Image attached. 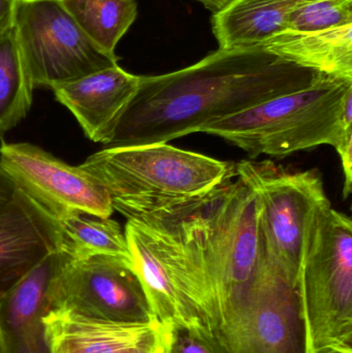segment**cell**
Here are the masks:
<instances>
[{"label": "cell", "instance_id": "obj_22", "mask_svg": "<svg viewBox=\"0 0 352 353\" xmlns=\"http://www.w3.org/2000/svg\"><path fill=\"white\" fill-rule=\"evenodd\" d=\"M161 353H219L206 336L183 325H163Z\"/></svg>", "mask_w": 352, "mask_h": 353}, {"label": "cell", "instance_id": "obj_24", "mask_svg": "<svg viewBox=\"0 0 352 353\" xmlns=\"http://www.w3.org/2000/svg\"><path fill=\"white\" fill-rule=\"evenodd\" d=\"M21 193L14 181L0 167V208L14 203Z\"/></svg>", "mask_w": 352, "mask_h": 353}, {"label": "cell", "instance_id": "obj_13", "mask_svg": "<svg viewBox=\"0 0 352 353\" xmlns=\"http://www.w3.org/2000/svg\"><path fill=\"white\" fill-rule=\"evenodd\" d=\"M50 353H161V323L101 321L61 309L43 319Z\"/></svg>", "mask_w": 352, "mask_h": 353}, {"label": "cell", "instance_id": "obj_23", "mask_svg": "<svg viewBox=\"0 0 352 353\" xmlns=\"http://www.w3.org/2000/svg\"><path fill=\"white\" fill-rule=\"evenodd\" d=\"M335 150L339 154L344 174L343 197L351 195L352 190V99L347 101L342 115L340 139Z\"/></svg>", "mask_w": 352, "mask_h": 353}, {"label": "cell", "instance_id": "obj_18", "mask_svg": "<svg viewBox=\"0 0 352 353\" xmlns=\"http://www.w3.org/2000/svg\"><path fill=\"white\" fill-rule=\"evenodd\" d=\"M34 88L12 21L0 29V140L26 117Z\"/></svg>", "mask_w": 352, "mask_h": 353}, {"label": "cell", "instance_id": "obj_11", "mask_svg": "<svg viewBox=\"0 0 352 353\" xmlns=\"http://www.w3.org/2000/svg\"><path fill=\"white\" fill-rule=\"evenodd\" d=\"M0 167L55 221L74 214L110 218L115 211L109 192L95 176L34 145L3 143Z\"/></svg>", "mask_w": 352, "mask_h": 353}, {"label": "cell", "instance_id": "obj_5", "mask_svg": "<svg viewBox=\"0 0 352 353\" xmlns=\"http://www.w3.org/2000/svg\"><path fill=\"white\" fill-rule=\"evenodd\" d=\"M298 290L313 353H352V222L330 201L308 223Z\"/></svg>", "mask_w": 352, "mask_h": 353}, {"label": "cell", "instance_id": "obj_3", "mask_svg": "<svg viewBox=\"0 0 352 353\" xmlns=\"http://www.w3.org/2000/svg\"><path fill=\"white\" fill-rule=\"evenodd\" d=\"M81 167L97 179L126 218L157 205L206 196L236 176V163L167 143L107 147Z\"/></svg>", "mask_w": 352, "mask_h": 353}, {"label": "cell", "instance_id": "obj_28", "mask_svg": "<svg viewBox=\"0 0 352 353\" xmlns=\"http://www.w3.org/2000/svg\"></svg>", "mask_w": 352, "mask_h": 353}, {"label": "cell", "instance_id": "obj_7", "mask_svg": "<svg viewBox=\"0 0 352 353\" xmlns=\"http://www.w3.org/2000/svg\"><path fill=\"white\" fill-rule=\"evenodd\" d=\"M236 176L258 197L267 256L298 286L306 230L313 212L329 201L318 170L291 172L270 161H241Z\"/></svg>", "mask_w": 352, "mask_h": 353}, {"label": "cell", "instance_id": "obj_21", "mask_svg": "<svg viewBox=\"0 0 352 353\" xmlns=\"http://www.w3.org/2000/svg\"><path fill=\"white\" fill-rule=\"evenodd\" d=\"M349 24H352V0H313L289 14L285 30L311 32Z\"/></svg>", "mask_w": 352, "mask_h": 353}, {"label": "cell", "instance_id": "obj_1", "mask_svg": "<svg viewBox=\"0 0 352 353\" xmlns=\"http://www.w3.org/2000/svg\"><path fill=\"white\" fill-rule=\"evenodd\" d=\"M324 74L260 46L219 48L183 70L140 76L107 147L169 143L262 101L307 88Z\"/></svg>", "mask_w": 352, "mask_h": 353}, {"label": "cell", "instance_id": "obj_20", "mask_svg": "<svg viewBox=\"0 0 352 353\" xmlns=\"http://www.w3.org/2000/svg\"><path fill=\"white\" fill-rule=\"evenodd\" d=\"M78 26L101 51L118 58L116 47L138 16L136 0H61Z\"/></svg>", "mask_w": 352, "mask_h": 353}, {"label": "cell", "instance_id": "obj_15", "mask_svg": "<svg viewBox=\"0 0 352 353\" xmlns=\"http://www.w3.org/2000/svg\"><path fill=\"white\" fill-rule=\"evenodd\" d=\"M59 246L57 222L24 193L0 208V298Z\"/></svg>", "mask_w": 352, "mask_h": 353}, {"label": "cell", "instance_id": "obj_26", "mask_svg": "<svg viewBox=\"0 0 352 353\" xmlns=\"http://www.w3.org/2000/svg\"><path fill=\"white\" fill-rule=\"evenodd\" d=\"M196 1L204 4L205 8L211 10L213 14H217L233 6L238 0H196Z\"/></svg>", "mask_w": 352, "mask_h": 353}, {"label": "cell", "instance_id": "obj_9", "mask_svg": "<svg viewBox=\"0 0 352 353\" xmlns=\"http://www.w3.org/2000/svg\"><path fill=\"white\" fill-rule=\"evenodd\" d=\"M50 300L53 309L90 319L159 323L134 263L120 257L70 259L65 254L52 280Z\"/></svg>", "mask_w": 352, "mask_h": 353}, {"label": "cell", "instance_id": "obj_16", "mask_svg": "<svg viewBox=\"0 0 352 353\" xmlns=\"http://www.w3.org/2000/svg\"><path fill=\"white\" fill-rule=\"evenodd\" d=\"M258 46L324 76L352 81V24L311 32L285 30Z\"/></svg>", "mask_w": 352, "mask_h": 353}, {"label": "cell", "instance_id": "obj_2", "mask_svg": "<svg viewBox=\"0 0 352 353\" xmlns=\"http://www.w3.org/2000/svg\"><path fill=\"white\" fill-rule=\"evenodd\" d=\"M202 199L138 212L127 218L124 232L134 270L161 325L191 327L218 348L214 296L200 234Z\"/></svg>", "mask_w": 352, "mask_h": 353}, {"label": "cell", "instance_id": "obj_19", "mask_svg": "<svg viewBox=\"0 0 352 353\" xmlns=\"http://www.w3.org/2000/svg\"><path fill=\"white\" fill-rule=\"evenodd\" d=\"M59 250L70 259L107 255L132 261L125 232L111 218L74 214L58 220Z\"/></svg>", "mask_w": 352, "mask_h": 353}, {"label": "cell", "instance_id": "obj_10", "mask_svg": "<svg viewBox=\"0 0 352 353\" xmlns=\"http://www.w3.org/2000/svg\"><path fill=\"white\" fill-rule=\"evenodd\" d=\"M217 343L219 353H313L298 286L266 251L247 301Z\"/></svg>", "mask_w": 352, "mask_h": 353}, {"label": "cell", "instance_id": "obj_12", "mask_svg": "<svg viewBox=\"0 0 352 353\" xmlns=\"http://www.w3.org/2000/svg\"><path fill=\"white\" fill-rule=\"evenodd\" d=\"M65 254L45 255L0 298L3 353H50L43 319L52 310L50 286Z\"/></svg>", "mask_w": 352, "mask_h": 353}, {"label": "cell", "instance_id": "obj_27", "mask_svg": "<svg viewBox=\"0 0 352 353\" xmlns=\"http://www.w3.org/2000/svg\"><path fill=\"white\" fill-rule=\"evenodd\" d=\"M0 353H3V347H2L1 336H0Z\"/></svg>", "mask_w": 352, "mask_h": 353}, {"label": "cell", "instance_id": "obj_6", "mask_svg": "<svg viewBox=\"0 0 352 353\" xmlns=\"http://www.w3.org/2000/svg\"><path fill=\"white\" fill-rule=\"evenodd\" d=\"M200 234L217 336L243 308L265 257L260 203L237 176L200 201Z\"/></svg>", "mask_w": 352, "mask_h": 353}, {"label": "cell", "instance_id": "obj_4", "mask_svg": "<svg viewBox=\"0 0 352 353\" xmlns=\"http://www.w3.org/2000/svg\"><path fill=\"white\" fill-rule=\"evenodd\" d=\"M352 81L324 77L315 84L273 97L207 125L202 132L239 147L251 159L285 157L340 139Z\"/></svg>", "mask_w": 352, "mask_h": 353}, {"label": "cell", "instance_id": "obj_17", "mask_svg": "<svg viewBox=\"0 0 352 353\" xmlns=\"http://www.w3.org/2000/svg\"><path fill=\"white\" fill-rule=\"evenodd\" d=\"M313 0H238L213 17L219 48L253 47L285 30L289 14Z\"/></svg>", "mask_w": 352, "mask_h": 353}, {"label": "cell", "instance_id": "obj_14", "mask_svg": "<svg viewBox=\"0 0 352 353\" xmlns=\"http://www.w3.org/2000/svg\"><path fill=\"white\" fill-rule=\"evenodd\" d=\"M138 83L140 76L116 64L51 89L57 101L78 120L85 136L107 146Z\"/></svg>", "mask_w": 352, "mask_h": 353}, {"label": "cell", "instance_id": "obj_8", "mask_svg": "<svg viewBox=\"0 0 352 353\" xmlns=\"http://www.w3.org/2000/svg\"><path fill=\"white\" fill-rule=\"evenodd\" d=\"M14 26L37 87L53 88L118 64L78 26L61 0H19Z\"/></svg>", "mask_w": 352, "mask_h": 353}, {"label": "cell", "instance_id": "obj_25", "mask_svg": "<svg viewBox=\"0 0 352 353\" xmlns=\"http://www.w3.org/2000/svg\"><path fill=\"white\" fill-rule=\"evenodd\" d=\"M19 0H0V29L14 20V10Z\"/></svg>", "mask_w": 352, "mask_h": 353}]
</instances>
